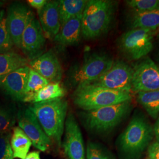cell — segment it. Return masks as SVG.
<instances>
[{"mask_svg":"<svg viewBox=\"0 0 159 159\" xmlns=\"http://www.w3.org/2000/svg\"><path fill=\"white\" fill-rule=\"evenodd\" d=\"M40 25L46 38L53 40L61 29L59 1H47L38 11Z\"/></svg>","mask_w":159,"mask_h":159,"instance_id":"16","label":"cell"},{"mask_svg":"<svg viewBox=\"0 0 159 159\" xmlns=\"http://www.w3.org/2000/svg\"><path fill=\"white\" fill-rule=\"evenodd\" d=\"M25 159H41L40 153L37 151H34L28 154Z\"/></svg>","mask_w":159,"mask_h":159,"instance_id":"33","label":"cell"},{"mask_svg":"<svg viewBox=\"0 0 159 159\" xmlns=\"http://www.w3.org/2000/svg\"><path fill=\"white\" fill-rule=\"evenodd\" d=\"M14 46L6 25V14L4 10H0V54L10 51Z\"/></svg>","mask_w":159,"mask_h":159,"instance_id":"25","label":"cell"},{"mask_svg":"<svg viewBox=\"0 0 159 159\" xmlns=\"http://www.w3.org/2000/svg\"><path fill=\"white\" fill-rule=\"evenodd\" d=\"M18 109L11 102H0V134L11 131L17 121Z\"/></svg>","mask_w":159,"mask_h":159,"instance_id":"23","label":"cell"},{"mask_svg":"<svg viewBox=\"0 0 159 159\" xmlns=\"http://www.w3.org/2000/svg\"><path fill=\"white\" fill-rule=\"evenodd\" d=\"M46 44L40 22L34 18L23 33L20 49L29 61H32L44 53Z\"/></svg>","mask_w":159,"mask_h":159,"instance_id":"12","label":"cell"},{"mask_svg":"<svg viewBox=\"0 0 159 159\" xmlns=\"http://www.w3.org/2000/svg\"><path fill=\"white\" fill-rule=\"evenodd\" d=\"M156 31L148 29H131L117 40L120 51L130 60H139L153 50Z\"/></svg>","mask_w":159,"mask_h":159,"instance_id":"6","label":"cell"},{"mask_svg":"<svg viewBox=\"0 0 159 159\" xmlns=\"http://www.w3.org/2000/svg\"><path fill=\"white\" fill-rule=\"evenodd\" d=\"M50 83V82L48 80L44 78L32 68H30L25 90L26 94L38 91L48 85Z\"/></svg>","mask_w":159,"mask_h":159,"instance_id":"26","label":"cell"},{"mask_svg":"<svg viewBox=\"0 0 159 159\" xmlns=\"http://www.w3.org/2000/svg\"><path fill=\"white\" fill-rule=\"evenodd\" d=\"M129 93L91 85L77 86L73 95L74 104L84 111L118 104L131 100Z\"/></svg>","mask_w":159,"mask_h":159,"instance_id":"4","label":"cell"},{"mask_svg":"<svg viewBox=\"0 0 159 159\" xmlns=\"http://www.w3.org/2000/svg\"><path fill=\"white\" fill-rule=\"evenodd\" d=\"M114 61L112 57L104 52L88 54L83 64L71 73L70 81L77 87L98 79L110 69Z\"/></svg>","mask_w":159,"mask_h":159,"instance_id":"7","label":"cell"},{"mask_svg":"<svg viewBox=\"0 0 159 159\" xmlns=\"http://www.w3.org/2000/svg\"><path fill=\"white\" fill-rule=\"evenodd\" d=\"M137 99L154 119L159 116V90L137 93Z\"/></svg>","mask_w":159,"mask_h":159,"instance_id":"24","label":"cell"},{"mask_svg":"<svg viewBox=\"0 0 159 159\" xmlns=\"http://www.w3.org/2000/svg\"><path fill=\"white\" fill-rule=\"evenodd\" d=\"M29 66L50 83H58L63 76V69L57 54L52 50L45 52L32 61Z\"/></svg>","mask_w":159,"mask_h":159,"instance_id":"14","label":"cell"},{"mask_svg":"<svg viewBox=\"0 0 159 159\" xmlns=\"http://www.w3.org/2000/svg\"><path fill=\"white\" fill-rule=\"evenodd\" d=\"M34 18L32 10L24 3L14 2L8 6L6 14V25L14 46L21 48L23 33Z\"/></svg>","mask_w":159,"mask_h":159,"instance_id":"9","label":"cell"},{"mask_svg":"<svg viewBox=\"0 0 159 159\" xmlns=\"http://www.w3.org/2000/svg\"><path fill=\"white\" fill-rule=\"evenodd\" d=\"M156 61H157V63H159V50H158V52H157V54H156Z\"/></svg>","mask_w":159,"mask_h":159,"instance_id":"34","label":"cell"},{"mask_svg":"<svg viewBox=\"0 0 159 159\" xmlns=\"http://www.w3.org/2000/svg\"><path fill=\"white\" fill-rule=\"evenodd\" d=\"M116 11L115 2L109 0H89L81 18V36L94 40L106 34L110 29Z\"/></svg>","mask_w":159,"mask_h":159,"instance_id":"2","label":"cell"},{"mask_svg":"<svg viewBox=\"0 0 159 159\" xmlns=\"http://www.w3.org/2000/svg\"><path fill=\"white\" fill-rule=\"evenodd\" d=\"M127 23L131 29H148L156 31L159 28V8L152 11H131Z\"/></svg>","mask_w":159,"mask_h":159,"instance_id":"18","label":"cell"},{"mask_svg":"<svg viewBox=\"0 0 159 159\" xmlns=\"http://www.w3.org/2000/svg\"><path fill=\"white\" fill-rule=\"evenodd\" d=\"M29 61L26 57L13 51L0 54V79L19 68L27 66Z\"/></svg>","mask_w":159,"mask_h":159,"instance_id":"20","label":"cell"},{"mask_svg":"<svg viewBox=\"0 0 159 159\" xmlns=\"http://www.w3.org/2000/svg\"><path fill=\"white\" fill-rule=\"evenodd\" d=\"M11 131L0 134V159H13L14 155L11 146Z\"/></svg>","mask_w":159,"mask_h":159,"instance_id":"29","label":"cell"},{"mask_svg":"<svg viewBox=\"0 0 159 159\" xmlns=\"http://www.w3.org/2000/svg\"><path fill=\"white\" fill-rule=\"evenodd\" d=\"M87 1V0L59 1L61 27L73 18L83 14Z\"/></svg>","mask_w":159,"mask_h":159,"instance_id":"22","label":"cell"},{"mask_svg":"<svg viewBox=\"0 0 159 159\" xmlns=\"http://www.w3.org/2000/svg\"><path fill=\"white\" fill-rule=\"evenodd\" d=\"M132 108L131 100L80 114V119L87 130L102 134L113 130L125 119Z\"/></svg>","mask_w":159,"mask_h":159,"instance_id":"3","label":"cell"},{"mask_svg":"<svg viewBox=\"0 0 159 159\" xmlns=\"http://www.w3.org/2000/svg\"><path fill=\"white\" fill-rule=\"evenodd\" d=\"M47 1L46 0H29L27 1V3L31 7L34 8L37 10V11L41 10L43 7L45 6Z\"/></svg>","mask_w":159,"mask_h":159,"instance_id":"31","label":"cell"},{"mask_svg":"<svg viewBox=\"0 0 159 159\" xmlns=\"http://www.w3.org/2000/svg\"><path fill=\"white\" fill-rule=\"evenodd\" d=\"M2 4H3V3H2V2L0 1V8H1V7L2 6Z\"/></svg>","mask_w":159,"mask_h":159,"instance_id":"35","label":"cell"},{"mask_svg":"<svg viewBox=\"0 0 159 159\" xmlns=\"http://www.w3.org/2000/svg\"><path fill=\"white\" fill-rule=\"evenodd\" d=\"M86 154L87 159H115L107 149L96 143H88Z\"/></svg>","mask_w":159,"mask_h":159,"instance_id":"28","label":"cell"},{"mask_svg":"<svg viewBox=\"0 0 159 159\" xmlns=\"http://www.w3.org/2000/svg\"><path fill=\"white\" fill-rule=\"evenodd\" d=\"M14 159H25L29 154L32 143L29 137L18 126L14 127L11 137Z\"/></svg>","mask_w":159,"mask_h":159,"instance_id":"21","label":"cell"},{"mask_svg":"<svg viewBox=\"0 0 159 159\" xmlns=\"http://www.w3.org/2000/svg\"><path fill=\"white\" fill-rule=\"evenodd\" d=\"M133 69L132 91L147 92L159 90V66L149 57L140 60Z\"/></svg>","mask_w":159,"mask_h":159,"instance_id":"11","label":"cell"},{"mask_svg":"<svg viewBox=\"0 0 159 159\" xmlns=\"http://www.w3.org/2000/svg\"><path fill=\"white\" fill-rule=\"evenodd\" d=\"M82 15L73 18L63 26L53 41L60 46H74L79 43L81 36Z\"/></svg>","mask_w":159,"mask_h":159,"instance_id":"17","label":"cell"},{"mask_svg":"<svg viewBox=\"0 0 159 159\" xmlns=\"http://www.w3.org/2000/svg\"><path fill=\"white\" fill-rule=\"evenodd\" d=\"M30 67L19 68L0 79V88L6 95L17 102H22L26 95L25 90Z\"/></svg>","mask_w":159,"mask_h":159,"instance_id":"15","label":"cell"},{"mask_svg":"<svg viewBox=\"0 0 159 159\" xmlns=\"http://www.w3.org/2000/svg\"><path fill=\"white\" fill-rule=\"evenodd\" d=\"M147 159H159V142L153 143L148 149Z\"/></svg>","mask_w":159,"mask_h":159,"instance_id":"30","label":"cell"},{"mask_svg":"<svg viewBox=\"0 0 159 159\" xmlns=\"http://www.w3.org/2000/svg\"><path fill=\"white\" fill-rule=\"evenodd\" d=\"M64 130L63 148L68 159H85L82 133L72 113H69L67 116Z\"/></svg>","mask_w":159,"mask_h":159,"instance_id":"13","label":"cell"},{"mask_svg":"<svg viewBox=\"0 0 159 159\" xmlns=\"http://www.w3.org/2000/svg\"><path fill=\"white\" fill-rule=\"evenodd\" d=\"M125 3L134 11H148L159 8V0H128Z\"/></svg>","mask_w":159,"mask_h":159,"instance_id":"27","label":"cell"},{"mask_svg":"<svg viewBox=\"0 0 159 159\" xmlns=\"http://www.w3.org/2000/svg\"></svg>","mask_w":159,"mask_h":159,"instance_id":"36","label":"cell"},{"mask_svg":"<svg viewBox=\"0 0 159 159\" xmlns=\"http://www.w3.org/2000/svg\"><path fill=\"white\" fill-rule=\"evenodd\" d=\"M153 129L142 115H135L120 137L121 150L136 155L142 153L153 138Z\"/></svg>","mask_w":159,"mask_h":159,"instance_id":"5","label":"cell"},{"mask_svg":"<svg viewBox=\"0 0 159 159\" xmlns=\"http://www.w3.org/2000/svg\"><path fill=\"white\" fill-rule=\"evenodd\" d=\"M154 134L157 139V142H159V116L157 118V120L154 124L153 127Z\"/></svg>","mask_w":159,"mask_h":159,"instance_id":"32","label":"cell"},{"mask_svg":"<svg viewBox=\"0 0 159 159\" xmlns=\"http://www.w3.org/2000/svg\"><path fill=\"white\" fill-rule=\"evenodd\" d=\"M66 94V90L59 82L50 83L48 85L38 91L27 94L23 102L34 104L47 102L63 98Z\"/></svg>","mask_w":159,"mask_h":159,"instance_id":"19","label":"cell"},{"mask_svg":"<svg viewBox=\"0 0 159 159\" xmlns=\"http://www.w3.org/2000/svg\"><path fill=\"white\" fill-rule=\"evenodd\" d=\"M68 107L67 101L63 98L31 104L28 106L47 136L59 148L62 144Z\"/></svg>","mask_w":159,"mask_h":159,"instance_id":"1","label":"cell"},{"mask_svg":"<svg viewBox=\"0 0 159 159\" xmlns=\"http://www.w3.org/2000/svg\"><path fill=\"white\" fill-rule=\"evenodd\" d=\"M17 121L18 127L30 139L34 148L41 152H46L52 144L33 113L27 107L18 109Z\"/></svg>","mask_w":159,"mask_h":159,"instance_id":"10","label":"cell"},{"mask_svg":"<svg viewBox=\"0 0 159 159\" xmlns=\"http://www.w3.org/2000/svg\"><path fill=\"white\" fill-rule=\"evenodd\" d=\"M133 74V69L129 64L121 60L114 61L112 67L100 78L81 85L100 87L131 93Z\"/></svg>","mask_w":159,"mask_h":159,"instance_id":"8","label":"cell"}]
</instances>
